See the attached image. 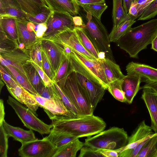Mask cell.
I'll return each mask as SVG.
<instances>
[{
  "instance_id": "9a60e30c",
  "label": "cell",
  "mask_w": 157,
  "mask_h": 157,
  "mask_svg": "<svg viewBox=\"0 0 157 157\" xmlns=\"http://www.w3.org/2000/svg\"><path fill=\"white\" fill-rule=\"evenodd\" d=\"M155 134V133L152 132L151 127L147 125L144 120L142 121L128 137L127 145L121 148V152L125 149L135 147L151 138Z\"/></svg>"
},
{
  "instance_id": "4dcf8cb0",
  "label": "cell",
  "mask_w": 157,
  "mask_h": 157,
  "mask_svg": "<svg viewBox=\"0 0 157 157\" xmlns=\"http://www.w3.org/2000/svg\"><path fill=\"white\" fill-rule=\"evenodd\" d=\"M136 21L135 20L129 19L122 22L117 27H113L109 35L110 42L117 43L122 37L128 32Z\"/></svg>"
},
{
  "instance_id": "9c48e42d",
  "label": "cell",
  "mask_w": 157,
  "mask_h": 157,
  "mask_svg": "<svg viewBox=\"0 0 157 157\" xmlns=\"http://www.w3.org/2000/svg\"><path fill=\"white\" fill-rule=\"evenodd\" d=\"M21 144L18 150L21 157H53L57 149L46 137Z\"/></svg>"
},
{
  "instance_id": "ac0fdd59",
  "label": "cell",
  "mask_w": 157,
  "mask_h": 157,
  "mask_svg": "<svg viewBox=\"0 0 157 157\" xmlns=\"http://www.w3.org/2000/svg\"><path fill=\"white\" fill-rule=\"evenodd\" d=\"M141 82L140 76L134 74H128L122 79L121 86L126 103L131 104L140 90Z\"/></svg>"
},
{
  "instance_id": "11a10c76",
  "label": "cell",
  "mask_w": 157,
  "mask_h": 157,
  "mask_svg": "<svg viewBox=\"0 0 157 157\" xmlns=\"http://www.w3.org/2000/svg\"><path fill=\"white\" fill-rule=\"evenodd\" d=\"M39 95L46 98L49 99L52 98L48 87L45 86L43 88Z\"/></svg>"
},
{
  "instance_id": "ab89813d",
  "label": "cell",
  "mask_w": 157,
  "mask_h": 157,
  "mask_svg": "<svg viewBox=\"0 0 157 157\" xmlns=\"http://www.w3.org/2000/svg\"><path fill=\"white\" fill-rule=\"evenodd\" d=\"M0 51H9L18 48V44L9 38L0 28Z\"/></svg>"
},
{
  "instance_id": "ee69618b",
  "label": "cell",
  "mask_w": 157,
  "mask_h": 157,
  "mask_svg": "<svg viewBox=\"0 0 157 157\" xmlns=\"http://www.w3.org/2000/svg\"><path fill=\"white\" fill-rule=\"evenodd\" d=\"M157 15V0H155L144 11L138 20H148Z\"/></svg>"
},
{
  "instance_id": "83f0119b",
  "label": "cell",
  "mask_w": 157,
  "mask_h": 157,
  "mask_svg": "<svg viewBox=\"0 0 157 157\" xmlns=\"http://www.w3.org/2000/svg\"><path fill=\"white\" fill-rule=\"evenodd\" d=\"M0 28L18 45L16 19L10 17L0 18Z\"/></svg>"
},
{
  "instance_id": "681fc988",
  "label": "cell",
  "mask_w": 157,
  "mask_h": 157,
  "mask_svg": "<svg viewBox=\"0 0 157 157\" xmlns=\"http://www.w3.org/2000/svg\"><path fill=\"white\" fill-rule=\"evenodd\" d=\"M127 14L129 19L135 21L138 18V10L135 1L132 4Z\"/></svg>"
},
{
  "instance_id": "7a4b0ae2",
  "label": "cell",
  "mask_w": 157,
  "mask_h": 157,
  "mask_svg": "<svg viewBox=\"0 0 157 157\" xmlns=\"http://www.w3.org/2000/svg\"><path fill=\"white\" fill-rule=\"evenodd\" d=\"M157 34V19L131 28L117 43L130 57L138 58L139 53L151 44Z\"/></svg>"
},
{
  "instance_id": "3957f363",
  "label": "cell",
  "mask_w": 157,
  "mask_h": 157,
  "mask_svg": "<svg viewBox=\"0 0 157 157\" xmlns=\"http://www.w3.org/2000/svg\"><path fill=\"white\" fill-rule=\"evenodd\" d=\"M81 17L83 22L82 27L98 53L104 52L106 58L115 62L107 30L101 20L86 12L81 13Z\"/></svg>"
},
{
  "instance_id": "db71d44e",
  "label": "cell",
  "mask_w": 157,
  "mask_h": 157,
  "mask_svg": "<svg viewBox=\"0 0 157 157\" xmlns=\"http://www.w3.org/2000/svg\"><path fill=\"white\" fill-rule=\"evenodd\" d=\"M144 88L150 89L157 95V81L146 83L143 86L141 87V89Z\"/></svg>"
},
{
  "instance_id": "74e56055",
  "label": "cell",
  "mask_w": 157,
  "mask_h": 157,
  "mask_svg": "<svg viewBox=\"0 0 157 157\" xmlns=\"http://www.w3.org/2000/svg\"><path fill=\"white\" fill-rule=\"evenodd\" d=\"M81 7L86 12L90 13L95 18L101 20L102 14L107 8L108 6L105 3L86 5Z\"/></svg>"
},
{
  "instance_id": "f1b7e54d",
  "label": "cell",
  "mask_w": 157,
  "mask_h": 157,
  "mask_svg": "<svg viewBox=\"0 0 157 157\" xmlns=\"http://www.w3.org/2000/svg\"><path fill=\"white\" fill-rule=\"evenodd\" d=\"M112 19L113 27H116L122 22L129 20L123 7L122 0H113Z\"/></svg>"
},
{
  "instance_id": "f546056e",
  "label": "cell",
  "mask_w": 157,
  "mask_h": 157,
  "mask_svg": "<svg viewBox=\"0 0 157 157\" xmlns=\"http://www.w3.org/2000/svg\"><path fill=\"white\" fill-rule=\"evenodd\" d=\"M49 135L45 137L57 148H58L77 138L70 135L51 129Z\"/></svg>"
},
{
  "instance_id": "e575fe53",
  "label": "cell",
  "mask_w": 157,
  "mask_h": 157,
  "mask_svg": "<svg viewBox=\"0 0 157 157\" xmlns=\"http://www.w3.org/2000/svg\"><path fill=\"white\" fill-rule=\"evenodd\" d=\"M157 133L150 138L142 147L136 157H157L156 143Z\"/></svg>"
},
{
  "instance_id": "6f0895ef",
  "label": "cell",
  "mask_w": 157,
  "mask_h": 157,
  "mask_svg": "<svg viewBox=\"0 0 157 157\" xmlns=\"http://www.w3.org/2000/svg\"><path fill=\"white\" fill-rule=\"evenodd\" d=\"M73 20L75 26L82 27L83 26V21L81 16H75L73 17Z\"/></svg>"
},
{
  "instance_id": "91938a15",
  "label": "cell",
  "mask_w": 157,
  "mask_h": 157,
  "mask_svg": "<svg viewBox=\"0 0 157 157\" xmlns=\"http://www.w3.org/2000/svg\"><path fill=\"white\" fill-rule=\"evenodd\" d=\"M47 29V25L45 23L35 24V31L40 30L45 33Z\"/></svg>"
},
{
  "instance_id": "d590c367",
  "label": "cell",
  "mask_w": 157,
  "mask_h": 157,
  "mask_svg": "<svg viewBox=\"0 0 157 157\" xmlns=\"http://www.w3.org/2000/svg\"><path fill=\"white\" fill-rule=\"evenodd\" d=\"M52 86L55 92L59 97L65 106L69 111L77 117L82 116L57 83L53 82Z\"/></svg>"
},
{
  "instance_id": "b9f144b4",
  "label": "cell",
  "mask_w": 157,
  "mask_h": 157,
  "mask_svg": "<svg viewBox=\"0 0 157 157\" xmlns=\"http://www.w3.org/2000/svg\"><path fill=\"white\" fill-rule=\"evenodd\" d=\"M0 71L1 79L5 82L6 87L14 88L19 84L7 69L1 64Z\"/></svg>"
},
{
  "instance_id": "52a82bcc",
  "label": "cell",
  "mask_w": 157,
  "mask_h": 157,
  "mask_svg": "<svg viewBox=\"0 0 157 157\" xmlns=\"http://www.w3.org/2000/svg\"><path fill=\"white\" fill-rule=\"evenodd\" d=\"M7 102L14 110L26 128L34 130L41 134H49L53 126L48 124L37 118L28 108H27L15 98L9 96Z\"/></svg>"
},
{
  "instance_id": "5bb4252c",
  "label": "cell",
  "mask_w": 157,
  "mask_h": 157,
  "mask_svg": "<svg viewBox=\"0 0 157 157\" xmlns=\"http://www.w3.org/2000/svg\"><path fill=\"white\" fill-rule=\"evenodd\" d=\"M127 74L139 75L141 82L148 83L157 81V69L148 65L131 62L126 67Z\"/></svg>"
},
{
  "instance_id": "e0dca14e",
  "label": "cell",
  "mask_w": 157,
  "mask_h": 157,
  "mask_svg": "<svg viewBox=\"0 0 157 157\" xmlns=\"http://www.w3.org/2000/svg\"><path fill=\"white\" fill-rule=\"evenodd\" d=\"M11 95L19 102L26 105L36 116L40 105L33 94L19 84L14 88L6 87Z\"/></svg>"
},
{
  "instance_id": "8fae6325",
  "label": "cell",
  "mask_w": 157,
  "mask_h": 157,
  "mask_svg": "<svg viewBox=\"0 0 157 157\" xmlns=\"http://www.w3.org/2000/svg\"><path fill=\"white\" fill-rule=\"evenodd\" d=\"M41 44L55 76L65 56L63 46L60 42L54 39H41Z\"/></svg>"
},
{
  "instance_id": "836d02e7",
  "label": "cell",
  "mask_w": 157,
  "mask_h": 157,
  "mask_svg": "<svg viewBox=\"0 0 157 157\" xmlns=\"http://www.w3.org/2000/svg\"><path fill=\"white\" fill-rule=\"evenodd\" d=\"M10 17L17 20L30 22L27 14L19 7L10 6L0 10V18Z\"/></svg>"
},
{
  "instance_id": "680465c9",
  "label": "cell",
  "mask_w": 157,
  "mask_h": 157,
  "mask_svg": "<svg viewBox=\"0 0 157 157\" xmlns=\"http://www.w3.org/2000/svg\"><path fill=\"white\" fill-rule=\"evenodd\" d=\"M135 0H122L123 6L125 12L128 14L130 7Z\"/></svg>"
},
{
  "instance_id": "484cf974",
  "label": "cell",
  "mask_w": 157,
  "mask_h": 157,
  "mask_svg": "<svg viewBox=\"0 0 157 157\" xmlns=\"http://www.w3.org/2000/svg\"><path fill=\"white\" fill-rule=\"evenodd\" d=\"M23 68L27 78L39 95L45 85L38 71L30 60L23 65Z\"/></svg>"
},
{
  "instance_id": "f907efd6",
  "label": "cell",
  "mask_w": 157,
  "mask_h": 157,
  "mask_svg": "<svg viewBox=\"0 0 157 157\" xmlns=\"http://www.w3.org/2000/svg\"><path fill=\"white\" fill-rule=\"evenodd\" d=\"M97 150L103 155L104 157H118L121 152L120 149L116 150L106 149H99Z\"/></svg>"
},
{
  "instance_id": "ba28073f",
  "label": "cell",
  "mask_w": 157,
  "mask_h": 157,
  "mask_svg": "<svg viewBox=\"0 0 157 157\" xmlns=\"http://www.w3.org/2000/svg\"><path fill=\"white\" fill-rule=\"evenodd\" d=\"M48 87L51 94V98H45L37 94L33 95L40 106L44 109L51 120L58 119L63 117H78L67 109L59 97L55 92L52 86Z\"/></svg>"
},
{
  "instance_id": "2e32d148",
  "label": "cell",
  "mask_w": 157,
  "mask_h": 157,
  "mask_svg": "<svg viewBox=\"0 0 157 157\" xmlns=\"http://www.w3.org/2000/svg\"><path fill=\"white\" fill-rule=\"evenodd\" d=\"M0 56L8 63L7 65H10L13 66L26 77L23 66L30 60L28 53L18 48L11 51H0Z\"/></svg>"
},
{
  "instance_id": "6da1fadb",
  "label": "cell",
  "mask_w": 157,
  "mask_h": 157,
  "mask_svg": "<svg viewBox=\"0 0 157 157\" xmlns=\"http://www.w3.org/2000/svg\"><path fill=\"white\" fill-rule=\"evenodd\" d=\"M52 120L53 130L77 138L97 134L103 131L106 125L102 118L93 114L76 118L63 117Z\"/></svg>"
},
{
  "instance_id": "d6986e66",
  "label": "cell",
  "mask_w": 157,
  "mask_h": 157,
  "mask_svg": "<svg viewBox=\"0 0 157 157\" xmlns=\"http://www.w3.org/2000/svg\"><path fill=\"white\" fill-rule=\"evenodd\" d=\"M141 98L148 110L151 119V127L157 133V95L150 89H143Z\"/></svg>"
},
{
  "instance_id": "94428289",
  "label": "cell",
  "mask_w": 157,
  "mask_h": 157,
  "mask_svg": "<svg viewBox=\"0 0 157 157\" xmlns=\"http://www.w3.org/2000/svg\"><path fill=\"white\" fill-rule=\"evenodd\" d=\"M27 29L31 32H34L35 24L31 22H28L26 25Z\"/></svg>"
},
{
  "instance_id": "7bdbcfd3",
  "label": "cell",
  "mask_w": 157,
  "mask_h": 157,
  "mask_svg": "<svg viewBox=\"0 0 157 157\" xmlns=\"http://www.w3.org/2000/svg\"><path fill=\"white\" fill-rule=\"evenodd\" d=\"M9 137L5 132L2 124L0 125V157H7Z\"/></svg>"
},
{
  "instance_id": "44dd1931",
  "label": "cell",
  "mask_w": 157,
  "mask_h": 157,
  "mask_svg": "<svg viewBox=\"0 0 157 157\" xmlns=\"http://www.w3.org/2000/svg\"><path fill=\"white\" fill-rule=\"evenodd\" d=\"M5 132L8 136L13 137L21 144L36 139L33 130L27 131L18 127H14L7 123L5 120L2 124Z\"/></svg>"
},
{
  "instance_id": "f35d334b",
  "label": "cell",
  "mask_w": 157,
  "mask_h": 157,
  "mask_svg": "<svg viewBox=\"0 0 157 157\" xmlns=\"http://www.w3.org/2000/svg\"><path fill=\"white\" fill-rule=\"evenodd\" d=\"M28 51L30 57V61L41 67L42 48L41 39L34 44Z\"/></svg>"
},
{
  "instance_id": "bcb514c9",
  "label": "cell",
  "mask_w": 157,
  "mask_h": 157,
  "mask_svg": "<svg viewBox=\"0 0 157 157\" xmlns=\"http://www.w3.org/2000/svg\"><path fill=\"white\" fill-rule=\"evenodd\" d=\"M78 157H104L97 150L85 146L81 149Z\"/></svg>"
},
{
  "instance_id": "7c38bea8",
  "label": "cell",
  "mask_w": 157,
  "mask_h": 157,
  "mask_svg": "<svg viewBox=\"0 0 157 157\" xmlns=\"http://www.w3.org/2000/svg\"><path fill=\"white\" fill-rule=\"evenodd\" d=\"M76 74L78 81L89 98L94 110L97 104L102 99L106 90L80 74L76 72Z\"/></svg>"
},
{
  "instance_id": "7402d4cb",
  "label": "cell",
  "mask_w": 157,
  "mask_h": 157,
  "mask_svg": "<svg viewBox=\"0 0 157 157\" xmlns=\"http://www.w3.org/2000/svg\"><path fill=\"white\" fill-rule=\"evenodd\" d=\"M28 22L17 20L18 44L23 43L26 51L40 40L36 37L34 32H31L27 29L26 25Z\"/></svg>"
},
{
  "instance_id": "d6a6232c",
  "label": "cell",
  "mask_w": 157,
  "mask_h": 157,
  "mask_svg": "<svg viewBox=\"0 0 157 157\" xmlns=\"http://www.w3.org/2000/svg\"><path fill=\"white\" fill-rule=\"evenodd\" d=\"M74 30L83 47L96 59H98V53L86 34L83 28L75 26Z\"/></svg>"
},
{
  "instance_id": "6125c7cd",
  "label": "cell",
  "mask_w": 157,
  "mask_h": 157,
  "mask_svg": "<svg viewBox=\"0 0 157 157\" xmlns=\"http://www.w3.org/2000/svg\"><path fill=\"white\" fill-rule=\"evenodd\" d=\"M151 44V48L157 52V34L153 40Z\"/></svg>"
},
{
  "instance_id": "f6af8a7d",
  "label": "cell",
  "mask_w": 157,
  "mask_h": 157,
  "mask_svg": "<svg viewBox=\"0 0 157 157\" xmlns=\"http://www.w3.org/2000/svg\"><path fill=\"white\" fill-rule=\"evenodd\" d=\"M41 68L49 78L53 81L55 75L47 56L43 49L42 53Z\"/></svg>"
},
{
  "instance_id": "8d00e7d4",
  "label": "cell",
  "mask_w": 157,
  "mask_h": 157,
  "mask_svg": "<svg viewBox=\"0 0 157 157\" xmlns=\"http://www.w3.org/2000/svg\"><path fill=\"white\" fill-rule=\"evenodd\" d=\"M122 79L109 83L107 90L115 99L121 102L126 103V100L121 86Z\"/></svg>"
},
{
  "instance_id": "60d3db41",
  "label": "cell",
  "mask_w": 157,
  "mask_h": 157,
  "mask_svg": "<svg viewBox=\"0 0 157 157\" xmlns=\"http://www.w3.org/2000/svg\"><path fill=\"white\" fill-rule=\"evenodd\" d=\"M53 11L46 5L42 11L34 16L27 15L29 20L35 24L46 23Z\"/></svg>"
},
{
  "instance_id": "9f6ffc18",
  "label": "cell",
  "mask_w": 157,
  "mask_h": 157,
  "mask_svg": "<svg viewBox=\"0 0 157 157\" xmlns=\"http://www.w3.org/2000/svg\"><path fill=\"white\" fill-rule=\"evenodd\" d=\"M5 114L3 101L1 99L0 100V125H2V122L4 120Z\"/></svg>"
},
{
  "instance_id": "cb8c5ba5",
  "label": "cell",
  "mask_w": 157,
  "mask_h": 157,
  "mask_svg": "<svg viewBox=\"0 0 157 157\" xmlns=\"http://www.w3.org/2000/svg\"><path fill=\"white\" fill-rule=\"evenodd\" d=\"M74 71L70 55H65L56 73L53 81L60 87L64 85L68 76Z\"/></svg>"
},
{
  "instance_id": "816d5d0a",
  "label": "cell",
  "mask_w": 157,
  "mask_h": 157,
  "mask_svg": "<svg viewBox=\"0 0 157 157\" xmlns=\"http://www.w3.org/2000/svg\"><path fill=\"white\" fill-rule=\"evenodd\" d=\"M76 4L81 6L86 5L105 3V0H74Z\"/></svg>"
},
{
  "instance_id": "5b68a950",
  "label": "cell",
  "mask_w": 157,
  "mask_h": 157,
  "mask_svg": "<svg viewBox=\"0 0 157 157\" xmlns=\"http://www.w3.org/2000/svg\"><path fill=\"white\" fill-rule=\"evenodd\" d=\"M128 138L127 133L123 128L113 127L93 136L87 137L84 143L85 146L96 150H116L125 146Z\"/></svg>"
},
{
  "instance_id": "277c9868",
  "label": "cell",
  "mask_w": 157,
  "mask_h": 157,
  "mask_svg": "<svg viewBox=\"0 0 157 157\" xmlns=\"http://www.w3.org/2000/svg\"><path fill=\"white\" fill-rule=\"evenodd\" d=\"M70 58L74 71L107 90L108 83L98 59H89L73 50Z\"/></svg>"
},
{
  "instance_id": "4fadbf2b",
  "label": "cell",
  "mask_w": 157,
  "mask_h": 157,
  "mask_svg": "<svg viewBox=\"0 0 157 157\" xmlns=\"http://www.w3.org/2000/svg\"><path fill=\"white\" fill-rule=\"evenodd\" d=\"M52 38L58 40L63 44L68 46L72 50L79 52L88 58L97 59L83 47L74 29L63 32Z\"/></svg>"
},
{
  "instance_id": "30bf717a",
  "label": "cell",
  "mask_w": 157,
  "mask_h": 157,
  "mask_svg": "<svg viewBox=\"0 0 157 157\" xmlns=\"http://www.w3.org/2000/svg\"><path fill=\"white\" fill-rule=\"evenodd\" d=\"M47 29L41 39H49L58 34L75 27L73 17L69 13L53 11L45 23Z\"/></svg>"
},
{
  "instance_id": "e7e4bbea",
  "label": "cell",
  "mask_w": 157,
  "mask_h": 157,
  "mask_svg": "<svg viewBox=\"0 0 157 157\" xmlns=\"http://www.w3.org/2000/svg\"><path fill=\"white\" fill-rule=\"evenodd\" d=\"M156 149L157 151V139H156Z\"/></svg>"
},
{
  "instance_id": "c3c4849f",
  "label": "cell",
  "mask_w": 157,
  "mask_h": 157,
  "mask_svg": "<svg viewBox=\"0 0 157 157\" xmlns=\"http://www.w3.org/2000/svg\"><path fill=\"white\" fill-rule=\"evenodd\" d=\"M155 0H135L138 10V18Z\"/></svg>"
},
{
  "instance_id": "1f68e13d",
  "label": "cell",
  "mask_w": 157,
  "mask_h": 157,
  "mask_svg": "<svg viewBox=\"0 0 157 157\" xmlns=\"http://www.w3.org/2000/svg\"><path fill=\"white\" fill-rule=\"evenodd\" d=\"M11 74L17 82L21 86L33 94H37V92L31 85L26 76L20 72L13 66L9 65L5 67Z\"/></svg>"
},
{
  "instance_id": "ffe728a7",
  "label": "cell",
  "mask_w": 157,
  "mask_h": 157,
  "mask_svg": "<svg viewBox=\"0 0 157 157\" xmlns=\"http://www.w3.org/2000/svg\"><path fill=\"white\" fill-rule=\"evenodd\" d=\"M52 11L67 13L71 16L78 14L80 9L74 0H44Z\"/></svg>"
},
{
  "instance_id": "8992f818",
  "label": "cell",
  "mask_w": 157,
  "mask_h": 157,
  "mask_svg": "<svg viewBox=\"0 0 157 157\" xmlns=\"http://www.w3.org/2000/svg\"><path fill=\"white\" fill-rule=\"evenodd\" d=\"M60 87L82 116L93 114L94 110L75 71L68 76L64 85Z\"/></svg>"
},
{
  "instance_id": "7dc6e473",
  "label": "cell",
  "mask_w": 157,
  "mask_h": 157,
  "mask_svg": "<svg viewBox=\"0 0 157 157\" xmlns=\"http://www.w3.org/2000/svg\"><path fill=\"white\" fill-rule=\"evenodd\" d=\"M30 62L37 70L45 85L48 87L52 86L53 82L49 78L42 68L34 63Z\"/></svg>"
},
{
  "instance_id": "be15d7a7",
  "label": "cell",
  "mask_w": 157,
  "mask_h": 157,
  "mask_svg": "<svg viewBox=\"0 0 157 157\" xmlns=\"http://www.w3.org/2000/svg\"><path fill=\"white\" fill-rule=\"evenodd\" d=\"M105 57V54L104 52H101L98 53V59H102Z\"/></svg>"
},
{
  "instance_id": "d4e9b609",
  "label": "cell",
  "mask_w": 157,
  "mask_h": 157,
  "mask_svg": "<svg viewBox=\"0 0 157 157\" xmlns=\"http://www.w3.org/2000/svg\"><path fill=\"white\" fill-rule=\"evenodd\" d=\"M27 15L34 16L41 12L46 5L44 0H14Z\"/></svg>"
},
{
  "instance_id": "f5cc1de1",
  "label": "cell",
  "mask_w": 157,
  "mask_h": 157,
  "mask_svg": "<svg viewBox=\"0 0 157 157\" xmlns=\"http://www.w3.org/2000/svg\"><path fill=\"white\" fill-rule=\"evenodd\" d=\"M10 6L18 7L14 0H0V10Z\"/></svg>"
},
{
  "instance_id": "603a6c76",
  "label": "cell",
  "mask_w": 157,
  "mask_h": 157,
  "mask_svg": "<svg viewBox=\"0 0 157 157\" xmlns=\"http://www.w3.org/2000/svg\"><path fill=\"white\" fill-rule=\"evenodd\" d=\"M103 68L108 84L115 81L122 80L125 77L120 66L109 58L98 59Z\"/></svg>"
},
{
  "instance_id": "4316f807",
  "label": "cell",
  "mask_w": 157,
  "mask_h": 157,
  "mask_svg": "<svg viewBox=\"0 0 157 157\" xmlns=\"http://www.w3.org/2000/svg\"><path fill=\"white\" fill-rule=\"evenodd\" d=\"M84 146V143L77 138L57 148L53 157H75Z\"/></svg>"
}]
</instances>
